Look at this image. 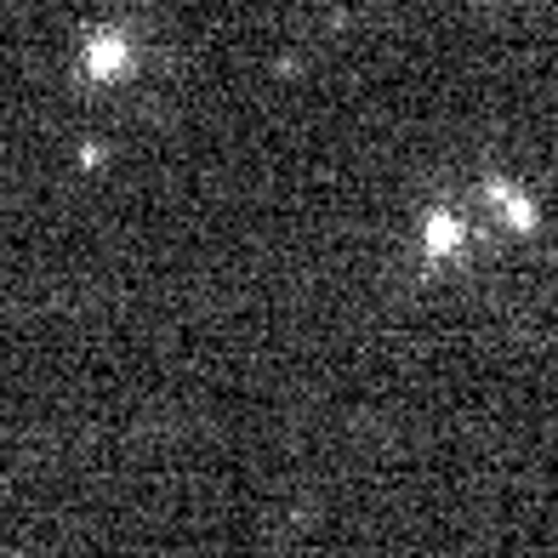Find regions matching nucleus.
I'll return each instance as SVG.
<instances>
[{
    "label": "nucleus",
    "instance_id": "f257e3e1",
    "mask_svg": "<svg viewBox=\"0 0 558 558\" xmlns=\"http://www.w3.org/2000/svg\"><path fill=\"white\" fill-rule=\"evenodd\" d=\"M450 245H456V222L434 217V222H427V251H450Z\"/></svg>",
    "mask_w": 558,
    "mask_h": 558
}]
</instances>
